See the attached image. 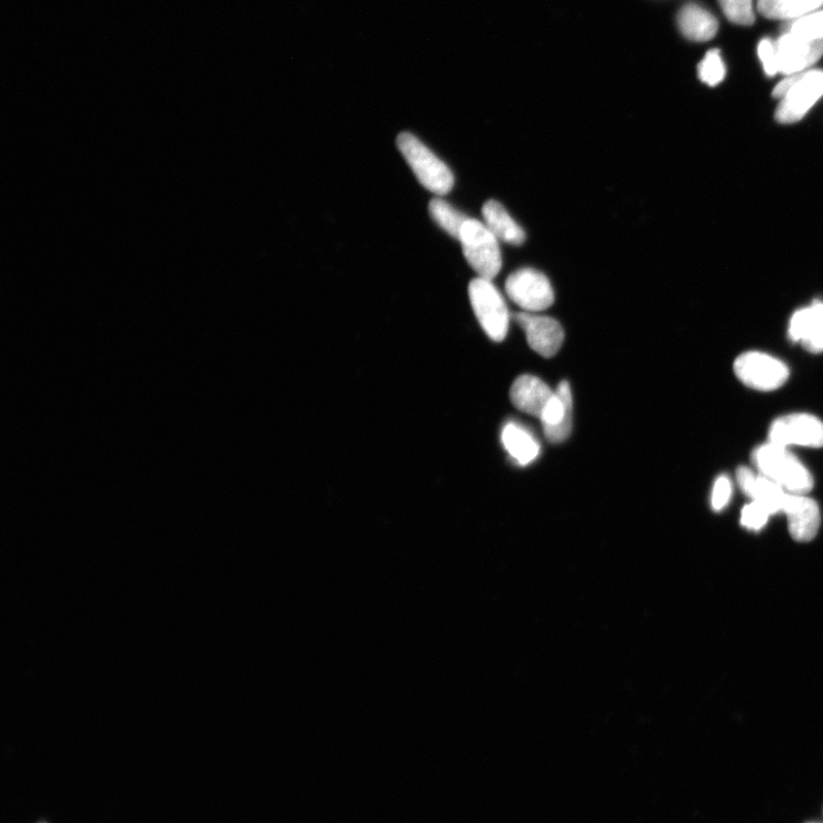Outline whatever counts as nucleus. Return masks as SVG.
Segmentation results:
<instances>
[{"instance_id": "1", "label": "nucleus", "mask_w": 823, "mask_h": 823, "mask_svg": "<svg viewBox=\"0 0 823 823\" xmlns=\"http://www.w3.org/2000/svg\"><path fill=\"white\" fill-rule=\"evenodd\" d=\"M752 459L761 475L791 494H807L814 486L812 474L789 447L769 442L753 452Z\"/></svg>"}, {"instance_id": "2", "label": "nucleus", "mask_w": 823, "mask_h": 823, "mask_svg": "<svg viewBox=\"0 0 823 823\" xmlns=\"http://www.w3.org/2000/svg\"><path fill=\"white\" fill-rule=\"evenodd\" d=\"M396 145L410 170L427 190L439 196L452 190L455 186V176L447 165L416 136L407 132L400 133Z\"/></svg>"}, {"instance_id": "3", "label": "nucleus", "mask_w": 823, "mask_h": 823, "mask_svg": "<svg viewBox=\"0 0 823 823\" xmlns=\"http://www.w3.org/2000/svg\"><path fill=\"white\" fill-rule=\"evenodd\" d=\"M459 240L466 260L480 278L493 280L499 275L503 267L499 239L485 224L469 219L462 229Z\"/></svg>"}, {"instance_id": "4", "label": "nucleus", "mask_w": 823, "mask_h": 823, "mask_svg": "<svg viewBox=\"0 0 823 823\" xmlns=\"http://www.w3.org/2000/svg\"><path fill=\"white\" fill-rule=\"evenodd\" d=\"M469 299L474 313L488 338L496 343L506 339L509 329V310L492 280L477 277L469 284Z\"/></svg>"}, {"instance_id": "5", "label": "nucleus", "mask_w": 823, "mask_h": 823, "mask_svg": "<svg viewBox=\"0 0 823 823\" xmlns=\"http://www.w3.org/2000/svg\"><path fill=\"white\" fill-rule=\"evenodd\" d=\"M733 368L741 383L758 391H774L790 378V368L784 361L760 351L740 355Z\"/></svg>"}, {"instance_id": "6", "label": "nucleus", "mask_w": 823, "mask_h": 823, "mask_svg": "<svg viewBox=\"0 0 823 823\" xmlns=\"http://www.w3.org/2000/svg\"><path fill=\"white\" fill-rule=\"evenodd\" d=\"M509 299L525 313L544 311L553 306L555 294L549 279L541 271L523 268L506 281Z\"/></svg>"}, {"instance_id": "7", "label": "nucleus", "mask_w": 823, "mask_h": 823, "mask_svg": "<svg viewBox=\"0 0 823 823\" xmlns=\"http://www.w3.org/2000/svg\"><path fill=\"white\" fill-rule=\"evenodd\" d=\"M821 97H823V70L800 72L792 89L780 100L775 120L780 123L800 121Z\"/></svg>"}, {"instance_id": "8", "label": "nucleus", "mask_w": 823, "mask_h": 823, "mask_svg": "<svg viewBox=\"0 0 823 823\" xmlns=\"http://www.w3.org/2000/svg\"><path fill=\"white\" fill-rule=\"evenodd\" d=\"M769 438L770 443L784 447H823V423L804 414L781 417L771 425Z\"/></svg>"}, {"instance_id": "9", "label": "nucleus", "mask_w": 823, "mask_h": 823, "mask_svg": "<svg viewBox=\"0 0 823 823\" xmlns=\"http://www.w3.org/2000/svg\"><path fill=\"white\" fill-rule=\"evenodd\" d=\"M774 43L779 73L785 76L810 70L823 56V39L806 40L782 32Z\"/></svg>"}, {"instance_id": "10", "label": "nucleus", "mask_w": 823, "mask_h": 823, "mask_svg": "<svg viewBox=\"0 0 823 823\" xmlns=\"http://www.w3.org/2000/svg\"><path fill=\"white\" fill-rule=\"evenodd\" d=\"M515 320L524 329L528 346L535 353L552 358L561 350L565 336L556 319L533 313H518Z\"/></svg>"}, {"instance_id": "11", "label": "nucleus", "mask_w": 823, "mask_h": 823, "mask_svg": "<svg viewBox=\"0 0 823 823\" xmlns=\"http://www.w3.org/2000/svg\"><path fill=\"white\" fill-rule=\"evenodd\" d=\"M736 482L741 490L763 505L771 516L784 514L790 493L776 483L747 467L737 468Z\"/></svg>"}, {"instance_id": "12", "label": "nucleus", "mask_w": 823, "mask_h": 823, "mask_svg": "<svg viewBox=\"0 0 823 823\" xmlns=\"http://www.w3.org/2000/svg\"><path fill=\"white\" fill-rule=\"evenodd\" d=\"M541 422L546 438L553 444L565 442L572 433L573 398L571 386L562 381L543 412Z\"/></svg>"}, {"instance_id": "13", "label": "nucleus", "mask_w": 823, "mask_h": 823, "mask_svg": "<svg viewBox=\"0 0 823 823\" xmlns=\"http://www.w3.org/2000/svg\"><path fill=\"white\" fill-rule=\"evenodd\" d=\"M784 514L794 541L807 543L816 537L821 524L820 508L806 494H789Z\"/></svg>"}, {"instance_id": "14", "label": "nucleus", "mask_w": 823, "mask_h": 823, "mask_svg": "<svg viewBox=\"0 0 823 823\" xmlns=\"http://www.w3.org/2000/svg\"><path fill=\"white\" fill-rule=\"evenodd\" d=\"M789 336L812 354L823 353V303L797 310L791 318Z\"/></svg>"}, {"instance_id": "15", "label": "nucleus", "mask_w": 823, "mask_h": 823, "mask_svg": "<svg viewBox=\"0 0 823 823\" xmlns=\"http://www.w3.org/2000/svg\"><path fill=\"white\" fill-rule=\"evenodd\" d=\"M554 394L542 379L533 376H520L512 386L510 399L517 409L541 419Z\"/></svg>"}, {"instance_id": "16", "label": "nucleus", "mask_w": 823, "mask_h": 823, "mask_svg": "<svg viewBox=\"0 0 823 823\" xmlns=\"http://www.w3.org/2000/svg\"><path fill=\"white\" fill-rule=\"evenodd\" d=\"M502 440L509 457L522 467L531 465L541 455V444L523 426L508 423L502 433Z\"/></svg>"}, {"instance_id": "17", "label": "nucleus", "mask_w": 823, "mask_h": 823, "mask_svg": "<svg viewBox=\"0 0 823 823\" xmlns=\"http://www.w3.org/2000/svg\"><path fill=\"white\" fill-rule=\"evenodd\" d=\"M681 32L692 41H708L718 31V21L703 7L687 4L683 7L677 17Z\"/></svg>"}, {"instance_id": "18", "label": "nucleus", "mask_w": 823, "mask_h": 823, "mask_svg": "<svg viewBox=\"0 0 823 823\" xmlns=\"http://www.w3.org/2000/svg\"><path fill=\"white\" fill-rule=\"evenodd\" d=\"M483 218L485 226L499 240L512 245H522L525 241V231L499 201L488 200L483 206Z\"/></svg>"}, {"instance_id": "19", "label": "nucleus", "mask_w": 823, "mask_h": 823, "mask_svg": "<svg viewBox=\"0 0 823 823\" xmlns=\"http://www.w3.org/2000/svg\"><path fill=\"white\" fill-rule=\"evenodd\" d=\"M823 0H757L760 13L771 20L793 21L822 8Z\"/></svg>"}, {"instance_id": "20", "label": "nucleus", "mask_w": 823, "mask_h": 823, "mask_svg": "<svg viewBox=\"0 0 823 823\" xmlns=\"http://www.w3.org/2000/svg\"><path fill=\"white\" fill-rule=\"evenodd\" d=\"M429 215L444 231L456 239L460 238L462 229L469 220L468 217L440 198L432 199Z\"/></svg>"}, {"instance_id": "21", "label": "nucleus", "mask_w": 823, "mask_h": 823, "mask_svg": "<svg viewBox=\"0 0 823 823\" xmlns=\"http://www.w3.org/2000/svg\"><path fill=\"white\" fill-rule=\"evenodd\" d=\"M782 32H790L806 40H822L823 10H817L790 21Z\"/></svg>"}, {"instance_id": "22", "label": "nucleus", "mask_w": 823, "mask_h": 823, "mask_svg": "<svg viewBox=\"0 0 823 823\" xmlns=\"http://www.w3.org/2000/svg\"><path fill=\"white\" fill-rule=\"evenodd\" d=\"M697 75L700 80L712 88L717 87L724 80L726 69L718 50L710 51L698 63Z\"/></svg>"}, {"instance_id": "23", "label": "nucleus", "mask_w": 823, "mask_h": 823, "mask_svg": "<svg viewBox=\"0 0 823 823\" xmlns=\"http://www.w3.org/2000/svg\"><path fill=\"white\" fill-rule=\"evenodd\" d=\"M754 0H718L725 17L738 26H752L755 22Z\"/></svg>"}, {"instance_id": "24", "label": "nucleus", "mask_w": 823, "mask_h": 823, "mask_svg": "<svg viewBox=\"0 0 823 823\" xmlns=\"http://www.w3.org/2000/svg\"><path fill=\"white\" fill-rule=\"evenodd\" d=\"M770 517V513L763 505L753 502L745 506L743 513H741V525L751 531H761L767 524Z\"/></svg>"}, {"instance_id": "25", "label": "nucleus", "mask_w": 823, "mask_h": 823, "mask_svg": "<svg viewBox=\"0 0 823 823\" xmlns=\"http://www.w3.org/2000/svg\"><path fill=\"white\" fill-rule=\"evenodd\" d=\"M732 496V483L728 477L720 476L714 484L712 493V507L715 512L723 510L730 503Z\"/></svg>"}, {"instance_id": "26", "label": "nucleus", "mask_w": 823, "mask_h": 823, "mask_svg": "<svg viewBox=\"0 0 823 823\" xmlns=\"http://www.w3.org/2000/svg\"><path fill=\"white\" fill-rule=\"evenodd\" d=\"M758 57L767 76L774 77L779 73L775 43L770 38H764L758 44Z\"/></svg>"}, {"instance_id": "27", "label": "nucleus", "mask_w": 823, "mask_h": 823, "mask_svg": "<svg viewBox=\"0 0 823 823\" xmlns=\"http://www.w3.org/2000/svg\"><path fill=\"white\" fill-rule=\"evenodd\" d=\"M810 823H819V822H810Z\"/></svg>"}]
</instances>
